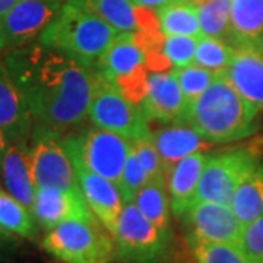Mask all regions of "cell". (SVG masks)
Returning a JSON list of instances; mask_svg holds the SVG:
<instances>
[{
    "label": "cell",
    "instance_id": "obj_1",
    "mask_svg": "<svg viewBox=\"0 0 263 263\" xmlns=\"http://www.w3.org/2000/svg\"><path fill=\"white\" fill-rule=\"evenodd\" d=\"M3 60L28 103L34 129L60 136L89 116L94 69L40 41L8 51Z\"/></svg>",
    "mask_w": 263,
    "mask_h": 263
},
{
    "label": "cell",
    "instance_id": "obj_2",
    "mask_svg": "<svg viewBox=\"0 0 263 263\" xmlns=\"http://www.w3.org/2000/svg\"><path fill=\"white\" fill-rule=\"evenodd\" d=\"M259 110L247 101L226 72L186 107L180 124L190 126L208 143H228L250 136L257 129Z\"/></svg>",
    "mask_w": 263,
    "mask_h": 263
},
{
    "label": "cell",
    "instance_id": "obj_3",
    "mask_svg": "<svg viewBox=\"0 0 263 263\" xmlns=\"http://www.w3.org/2000/svg\"><path fill=\"white\" fill-rule=\"evenodd\" d=\"M117 35L113 27L86 8L84 0H67L38 41L95 69Z\"/></svg>",
    "mask_w": 263,
    "mask_h": 263
},
{
    "label": "cell",
    "instance_id": "obj_4",
    "mask_svg": "<svg viewBox=\"0 0 263 263\" xmlns=\"http://www.w3.org/2000/svg\"><path fill=\"white\" fill-rule=\"evenodd\" d=\"M41 246L65 263H110L116 257L113 235L95 221H67L48 230Z\"/></svg>",
    "mask_w": 263,
    "mask_h": 263
},
{
    "label": "cell",
    "instance_id": "obj_5",
    "mask_svg": "<svg viewBox=\"0 0 263 263\" xmlns=\"http://www.w3.org/2000/svg\"><path fill=\"white\" fill-rule=\"evenodd\" d=\"M88 117L95 127L120 135L130 143L152 133L142 107L130 103L116 85L97 72Z\"/></svg>",
    "mask_w": 263,
    "mask_h": 263
},
{
    "label": "cell",
    "instance_id": "obj_6",
    "mask_svg": "<svg viewBox=\"0 0 263 263\" xmlns=\"http://www.w3.org/2000/svg\"><path fill=\"white\" fill-rule=\"evenodd\" d=\"M70 160L119 186L123 170L132 151V143L120 135L92 127L81 135L62 138Z\"/></svg>",
    "mask_w": 263,
    "mask_h": 263
},
{
    "label": "cell",
    "instance_id": "obj_7",
    "mask_svg": "<svg viewBox=\"0 0 263 263\" xmlns=\"http://www.w3.org/2000/svg\"><path fill=\"white\" fill-rule=\"evenodd\" d=\"M113 238L117 260L158 263L165 256L170 235L154 226L135 202H129L123 206Z\"/></svg>",
    "mask_w": 263,
    "mask_h": 263
},
{
    "label": "cell",
    "instance_id": "obj_8",
    "mask_svg": "<svg viewBox=\"0 0 263 263\" xmlns=\"http://www.w3.org/2000/svg\"><path fill=\"white\" fill-rule=\"evenodd\" d=\"M260 158L249 149L211 155L199 181L195 202L231 205L235 189Z\"/></svg>",
    "mask_w": 263,
    "mask_h": 263
},
{
    "label": "cell",
    "instance_id": "obj_9",
    "mask_svg": "<svg viewBox=\"0 0 263 263\" xmlns=\"http://www.w3.org/2000/svg\"><path fill=\"white\" fill-rule=\"evenodd\" d=\"M29 152L35 187L81 190L73 162L59 135L34 129Z\"/></svg>",
    "mask_w": 263,
    "mask_h": 263
},
{
    "label": "cell",
    "instance_id": "obj_10",
    "mask_svg": "<svg viewBox=\"0 0 263 263\" xmlns=\"http://www.w3.org/2000/svg\"><path fill=\"white\" fill-rule=\"evenodd\" d=\"M62 8L63 3L56 0H19L0 19L8 51L37 43L43 32L60 15Z\"/></svg>",
    "mask_w": 263,
    "mask_h": 263
},
{
    "label": "cell",
    "instance_id": "obj_11",
    "mask_svg": "<svg viewBox=\"0 0 263 263\" xmlns=\"http://www.w3.org/2000/svg\"><path fill=\"white\" fill-rule=\"evenodd\" d=\"M187 238L211 243L240 245L245 226L228 205L212 202H193L180 218Z\"/></svg>",
    "mask_w": 263,
    "mask_h": 263
},
{
    "label": "cell",
    "instance_id": "obj_12",
    "mask_svg": "<svg viewBox=\"0 0 263 263\" xmlns=\"http://www.w3.org/2000/svg\"><path fill=\"white\" fill-rule=\"evenodd\" d=\"M32 214L38 224L47 231L67 221L97 219L81 190L54 187H37Z\"/></svg>",
    "mask_w": 263,
    "mask_h": 263
},
{
    "label": "cell",
    "instance_id": "obj_13",
    "mask_svg": "<svg viewBox=\"0 0 263 263\" xmlns=\"http://www.w3.org/2000/svg\"><path fill=\"white\" fill-rule=\"evenodd\" d=\"M72 162L75 167L79 187L88 206L91 208V211L94 212L97 219L103 224L104 228L114 235L124 206L119 186L103 176L88 170L81 162Z\"/></svg>",
    "mask_w": 263,
    "mask_h": 263
},
{
    "label": "cell",
    "instance_id": "obj_14",
    "mask_svg": "<svg viewBox=\"0 0 263 263\" xmlns=\"http://www.w3.org/2000/svg\"><path fill=\"white\" fill-rule=\"evenodd\" d=\"M0 129L10 143L29 142L34 132L28 103L3 59H0Z\"/></svg>",
    "mask_w": 263,
    "mask_h": 263
},
{
    "label": "cell",
    "instance_id": "obj_15",
    "mask_svg": "<svg viewBox=\"0 0 263 263\" xmlns=\"http://www.w3.org/2000/svg\"><path fill=\"white\" fill-rule=\"evenodd\" d=\"M141 107L148 122L181 123L186 101L176 69L151 73L148 94Z\"/></svg>",
    "mask_w": 263,
    "mask_h": 263
},
{
    "label": "cell",
    "instance_id": "obj_16",
    "mask_svg": "<svg viewBox=\"0 0 263 263\" xmlns=\"http://www.w3.org/2000/svg\"><path fill=\"white\" fill-rule=\"evenodd\" d=\"M227 76L247 101L263 110V50L234 47Z\"/></svg>",
    "mask_w": 263,
    "mask_h": 263
},
{
    "label": "cell",
    "instance_id": "obj_17",
    "mask_svg": "<svg viewBox=\"0 0 263 263\" xmlns=\"http://www.w3.org/2000/svg\"><path fill=\"white\" fill-rule=\"evenodd\" d=\"M209 157L211 155L205 151H197L184 157L171 170L168 176V192L171 212L176 216L181 218L195 202L199 181Z\"/></svg>",
    "mask_w": 263,
    "mask_h": 263
},
{
    "label": "cell",
    "instance_id": "obj_18",
    "mask_svg": "<svg viewBox=\"0 0 263 263\" xmlns=\"http://www.w3.org/2000/svg\"><path fill=\"white\" fill-rule=\"evenodd\" d=\"M0 171L8 192L32 212L37 187L32 177L29 142L10 143L5 154Z\"/></svg>",
    "mask_w": 263,
    "mask_h": 263
},
{
    "label": "cell",
    "instance_id": "obj_19",
    "mask_svg": "<svg viewBox=\"0 0 263 263\" xmlns=\"http://www.w3.org/2000/svg\"><path fill=\"white\" fill-rule=\"evenodd\" d=\"M152 141L160 154L162 173L168 179L174 165L193 152L203 151L208 145L190 126L173 123L152 132Z\"/></svg>",
    "mask_w": 263,
    "mask_h": 263
},
{
    "label": "cell",
    "instance_id": "obj_20",
    "mask_svg": "<svg viewBox=\"0 0 263 263\" xmlns=\"http://www.w3.org/2000/svg\"><path fill=\"white\" fill-rule=\"evenodd\" d=\"M143 65H146V54L136 46L133 32H120L98 60L94 70L116 85L120 78L130 75Z\"/></svg>",
    "mask_w": 263,
    "mask_h": 263
},
{
    "label": "cell",
    "instance_id": "obj_21",
    "mask_svg": "<svg viewBox=\"0 0 263 263\" xmlns=\"http://www.w3.org/2000/svg\"><path fill=\"white\" fill-rule=\"evenodd\" d=\"M228 43L263 50V0H233Z\"/></svg>",
    "mask_w": 263,
    "mask_h": 263
},
{
    "label": "cell",
    "instance_id": "obj_22",
    "mask_svg": "<svg viewBox=\"0 0 263 263\" xmlns=\"http://www.w3.org/2000/svg\"><path fill=\"white\" fill-rule=\"evenodd\" d=\"M135 203L154 226L158 227L164 234L170 235L171 200H170L168 179L164 174L148 180V183L142 187L139 195L136 196Z\"/></svg>",
    "mask_w": 263,
    "mask_h": 263
},
{
    "label": "cell",
    "instance_id": "obj_23",
    "mask_svg": "<svg viewBox=\"0 0 263 263\" xmlns=\"http://www.w3.org/2000/svg\"><path fill=\"white\" fill-rule=\"evenodd\" d=\"M231 209L243 226L263 216V162L259 161L253 170L235 189Z\"/></svg>",
    "mask_w": 263,
    "mask_h": 263
},
{
    "label": "cell",
    "instance_id": "obj_24",
    "mask_svg": "<svg viewBox=\"0 0 263 263\" xmlns=\"http://www.w3.org/2000/svg\"><path fill=\"white\" fill-rule=\"evenodd\" d=\"M160 27L165 37L190 35L202 37L199 10L193 0H174L167 6L157 10Z\"/></svg>",
    "mask_w": 263,
    "mask_h": 263
},
{
    "label": "cell",
    "instance_id": "obj_25",
    "mask_svg": "<svg viewBox=\"0 0 263 263\" xmlns=\"http://www.w3.org/2000/svg\"><path fill=\"white\" fill-rule=\"evenodd\" d=\"M35 216L16 197L0 187V228L25 238L37 237Z\"/></svg>",
    "mask_w": 263,
    "mask_h": 263
},
{
    "label": "cell",
    "instance_id": "obj_26",
    "mask_svg": "<svg viewBox=\"0 0 263 263\" xmlns=\"http://www.w3.org/2000/svg\"><path fill=\"white\" fill-rule=\"evenodd\" d=\"M84 3L119 34L138 29V5L132 0H84Z\"/></svg>",
    "mask_w": 263,
    "mask_h": 263
},
{
    "label": "cell",
    "instance_id": "obj_27",
    "mask_svg": "<svg viewBox=\"0 0 263 263\" xmlns=\"http://www.w3.org/2000/svg\"><path fill=\"white\" fill-rule=\"evenodd\" d=\"M231 3L233 0H206L197 6L202 35L230 41Z\"/></svg>",
    "mask_w": 263,
    "mask_h": 263
},
{
    "label": "cell",
    "instance_id": "obj_28",
    "mask_svg": "<svg viewBox=\"0 0 263 263\" xmlns=\"http://www.w3.org/2000/svg\"><path fill=\"white\" fill-rule=\"evenodd\" d=\"M234 47L224 40L202 35L197 40L195 65L202 66L214 73L227 72Z\"/></svg>",
    "mask_w": 263,
    "mask_h": 263
},
{
    "label": "cell",
    "instance_id": "obj_29",
    "mask_svg": "<svg viewBox=\"0 0 263 263\" xmlns=\"http://www.w3.org/2000/svg\"><path fill=\"white\" fill-rule=\"evenodd\" d=\"M197 263H254L237 245L211 243L196 238H187Z\"/></svg>",
    "mask_w": 263,
    "mask_h": 263
},
{
    "label": "cell",
    "instance_id": "obj_30",
    "mask_svg": "<svg viewBox=\"0 0 263 263\" xmlns=\"http://www.w3.org/2000/svg\"><path fill=\"white\" fill-rule=\"evenodd\" d=\"M176 73L179 78L181 92L184 95L186 107L195 103L197 98L206 91L208 86L212 84V81L216 76L214 72L195 63L181 67V69H176Z\"/></svg>",
    "mask_w": 263,
    "mask_h": 263
},
{
    "label": "cell",
    "instance_id": "obj_31",
    "mask_svg": "<svg viewBox=\"0 0 263 263\" xmlns=\"http://www.w3.org/2000/svg\"><path fill=\"white\" fill-rule=\"evenodd\" d=\"M149 176L146 173V170L143 168L141 160L138 158L136 152L132 146L130 154L127 157L126 165L123 170L122 180L119 183V190L122 193L123 202L129 203V202H135L136 196L139 195L142 187L148 183Z\"/></svg>",
    "mask_w": 263,
    "mask_h": 263
},
{
    "label": "cell",
    "instance_id": "obj_32",
    "mask_svg": "<svg viewBox=\"0 0 263 263\" xmlns=\"http://www.w3.org/2000/svg\"><path fill=\"white\" fill-rule=\"evenodd\" d=\"M197 37L190 35H168L165 37L162 53L167 56L174 69H181L195 63Z\"/></svg>",
    "mask_w": 263,
    "mask_h": 263
},
{
    "label": "cell",
    "instance_id": "obj_33",
    "mask_svg": "<svg viewBox=\"0 0 263 263\" xmlns=\"http://www.w3.org/2000/svg\"><path fill=\"white\" fill-rule=\"evenodd\" d=\"M238 246L252 262L263 263V216L245 226Z\"/></svg>",
    "mask_w": 263,
    "mask_h": 263
},
{
    "label": "cell",
    "instance_id": "obj_34",
    "mask_svg": "<svg viewBox=\"0 0 263 263\" xmlns=\"http://www.w3.org/2000/svg\"><path fill=\"white\" fill-rule=\"evenodd\" d=\"M133 149L136 152L138 158L141 160L143 168L146 170L149 179L164 174L162 173V165H161L160 154L155 148V143L152 141V133L148 136H143L141 139L135 141L132 143ZM165 176V174H164Z\"/></svg>",
    "mask_w": 263,
    "mask_h": 263
},
{
    "label": "cell",
    "instance_id": "obj_35",
    "mask_svg": "<svg viewBox=\"0 0 263 263\" xmlns=\"http://www.w3.org/2000/svg\"><path fill=\"white\" fill-rule=\"evenodd\" d=\"M15 238L12 234L0 233V262L8 259L15 250Z\"/></svg>",
    "mask_w": 263,
    "mask_h": 263
},
{
    "label": "cell",
    "instance_id": "obj_36",
    "mask_svg": "<svg viewBox=\"0 0 263 263\" xmlns=\"http://www.w3.org/2000/svg\"><path fill=\"white\" fill-rule=\"evenodd\" d=\"M135 5L143 6V8H149V9L160 10L161 8L167 6L170 3H173L174 0H132Z\"/></svg>",
    "mask_w": 263,
    "mask_h": 263
},
{
    "label": "cell",
    "instance_id": "obj_37",
    "mask_svg": "<svg viewBox=\"0 0 263 263\" xmlns=\"http://www.w3.org/2000/svg\"><path fill=\"white\" fill-rule=\"evenodd\" d=\"M10 142L8 139V136L5 135V132L0 129V167H2V162H3V158H5V154L9 148Z\"/></svg>",
    "mask_w": 263,
    "mask_h": 263
},
{
    "label": "cell",
    "instance_id": "obj_38",
    "mask_svg": "<svg viewBox=\"0 0 263 263\" xmlns=\"http://www.w3.org/2000/svg\"><path fill=\"white\" fill-rule=\"evenodd\" d=\"M18 2L19 0H0V19L3 18Z\"/></svg>",
    "mask_w": 263,
    "mask_h": 263
},
{
    "label": "cell",
    "instance_id": "obj_39",
    "mask_svg": "<svg viewBox=\"0 0 263 263\" xmlns=\"http://www.w3.org/2000/svg\"><path fill=\"white\" fill-rule=\"evenodd\" d=\"M2 53H8V43H6L5 31H3V27H2V21H0V54Z\"/></svg>",
    "mask_w": 263,
    "mask_h": 263
},
{
    "label": "cell",
    "instance_id": "obj_40",
    "mask_svg": "<svg viewBox=\"0 0 263 263\" xmlns=\"http://www.w3.org/2000/svg\"><path fill=\"white\" fill-rule=\"evenodd\" d=\"M56 2H60V3H66L67 0H56Z\"/></svg>",
    "mask_w": 263,
    "mask_h": 263
},
{
    "label": "cell",
    "instance_id": "obj_41",
    "mask_svg": "<svg viewBox=\"0 0 263 263\" xmlns=\"http://www.w3.org/2000/svg\"><path fill=\"white\" fill-rule=\"evenodd\" d=\"M0 233H6V231H5V230H2V228H0ZM6 234H9V233H6Z\"/></svg>",
    "mask_w": 263,
    "mask_h": 263
}]
</instances>
